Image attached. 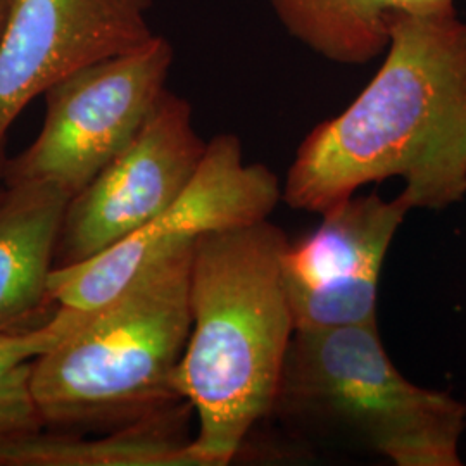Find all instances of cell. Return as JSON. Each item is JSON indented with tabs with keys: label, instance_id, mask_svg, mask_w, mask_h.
Returning a JSON list of instances; mask_svg holds the SVG:
<instances>
[{
	"label": "cell",
	"instance_id": "8fae6325",
	"mask_svg": "<svg viewBox=\"0 0 466 466\" xmlns=\"http://www.w3.org/2000/svg\"><path fill=\"white\" fill-rule=\"evenodd\" d=\"M283 28L339 65H365L383 54L396 15L451 16L454 0H269Z\"/></svg>",
	"mask_w": 466,
	"mask_h": 466
},
{
	"label": "cell",
	"instance_id": "52a82bcc",
	"mask_svg": "<svg viewBox=\"0 0 466 466\" xmlns=\"http://www.w3.org/2000/svg\"><path fill=\"white\" fill-rule=\"evenodd\" d=\"M206 147L190 104L167 90L130 146L67 202L56 268L88 261L161 215L192 182Z\"/></svg>",
	"mask_w": 466,
	"mask_h": 466
},
{
	"label": "cell",
	"instance_id": "7a4b0ae2",
	"mask_svg": "<svg viewBox=\"0 0 466 466\" xmlns=\"http://www.w3.org/2000/svg\"><path fill=\"white\" fill-rule=\"evenodd\" d=\"M287 235L271 221L204 233L190 267V333L175 389L199 420L198 466H225L271 417L296 323L283 287Z\"/></svg>",
	"mask_w": 466,
	"mask_h": 466
},
{
	"label": "cell",
	"instance_id": "3957f363",
	"mask_svg": "<svg viewBox=\"0 0 466 466\" xmlns=\"http://www.w3.org/2000/svg\"><path fill=\"white\" fill-rule=\"evenodd\" d=\"M192 250L146 269L35 360L30 392L49 429L127 427L184 402L175 371L190 333Z\"/></svg>",
	"mask_w": 466,
	"mask_h": 466
},
{
	"label": "cell",
	"instance_id": "9a60e30c",
	"mask_svg": "<svg viewBox=\"0 0 466 466\" xmlns=\"http://www.w3.org/2000/svg\"><path fill=\"white\" fill-rule=\"evenodd\" d=\"M0 187H2V185H0Z\"/></svg>",
	"mask_w": 466,
	"mask_h": 466
},
{
	"label": "cell",
	"instance_id": "7c38bea8",
	"mask_svg": "<svg viewBox=\"0 0 466 466\" xmlns=\"http://www.w3.org/2000/svg\"><path fill=\"white\" fill-rule=\"evenodd\" d=\"M32 365L0 387V466H69L73 437L50 432L30 392Z\"/></svg>",
	"mask_w": 466,
	"mask_h": 466
},
{
	"label": "cell",
	"instance_id": "30bf717a",
	"mask_svg": "<svg viewBox=\"0 0 466 466\" xmlns=\"http://www.w3.org/2000/svg\"><path fill=\"white\" fill-rule=\"evenodd\" d=\"M69 196L44 184L0 187V332L30 330L47 313Z\"/></svg>",
	"mask_w": 466,
	"mask_h": 466
},
{
	"label": "cell",
	"instance_id": "ba28073f",
	"mask_svg": "<svg viewBox=\"0 0 466 466\" xmlns=\"http://www.w3.org/2000/svg\"><path fill=\"white\" fill-rule=\"evenodd\" d=\"M152 0H13L0 38V185L7 134L23 109L80 67L154 36Z\"/></svg>",
	"mask_w": 466,
	"mask_h": 466
},
{
	"label": "cell",
	"instance_id": "8992f818",
	"mask_svg": "<svg viewBox=\"0 0 466 466\" xmlns=\"http://www.w3.org/2000/svg\"><path fill=\"white\" fill-rule=\"evenodd\" d=\"M280 199L277 177L263 165H248L235 135H218L184 194L161 215L88 261L54 268L50 299L92 311L200 235L267 219Z\"/></svg>",
	"mask_w": 466,
	"mask_h": 466
},
{
	"label": "cell",
	"instance_id": "5b68a950",
	"mask_svg": "<svg viewBox=\"0 0 466 466\" xmlns=\"http://www.w3.org/2000/svg\"><path fill=\"white\" fill-rule=\"evenodd\" d=\"M173 47L154 35L137 49L92 63L44 94V128L7 161L2 184H44L80 194L130 146L167 92Z\"/></svg>",
	"mask_w": 466,
	"mask_h": 466
},
{
	"label": "cell",
	"instance_id": "5bb4252c",
	"mask_svg": "<svg viewBox=\"0 0 466 466\" xmlns=\"http://www.w3.org/2000/svg\"><path fill=\"white\" fill-rule=\"evenodd\" d=\"M11 5H13V0H0V38H2V34H4L5 25H7Z\"/></svg>",
	"mask_w": 466,
	"mask_h": 466
},
{
	"label": "cell",
	"instance_id": "6da1fadb",
	"mask_svg": "<svg viewBox=\"0 0 466 466\" xmlns=\"http://www.w3.org/2000/svg\"><path fill=\"white\" fill-rule=\"evenodd\" d=\"M379 73L340 115L319 123L289 167L282 199L325 213L368 184L406 182L410 209L466 194V23L396 15Z\"/></svg>",
	"mask_w": 466,
	"mask_h": 466
},
{
	"label": "cell",
	"instance_id": "277c9868",
	"mask_svg": "<svg viewBox=\"0 0 466 466\" xmlns=\"http://www.w3.org/2000/svg\"><path fill=\"white\" fill-rule=\"evenodd\" d=\"M271 415L290 431L360 446L394 465H461L465 402L400 373L377 321L296 330Z\"/></svg>",
	"mask_w": 466,
	"mask_h": 466
},
{
	"label": "cell",
	"instance_id": "9c48e42d",
	"mask_svg": "<svg viewBox=\"0 0 466 466\" xmlns=\"http://www.w3.org/2000/svg\"><path fill=\"white\" fill-rule=\"evenodd\" d=\"M410 211L400 196H352L321 213L317 230L289 240L282 277L296 330L377 321L383 261Z\"/></svg>",
	"mask_w": 466,
	"mask_h": 466
},
{
	"label": "cell",
	"instance_id": "4fadbf2b",
	"mask_svg": "<svg viewBox=\"0 0 466 466\" xmlns=\"http://www.w3.org/2000/svg\"><path fill=\"white\" fill-rule=\"evenodd\" d=\"M88 313L90 311L59 306L54 317L35 329L0 332V387L80 329Z\"/></svg>",
	"mask_w": 466,
	"mask_h": 466
}]
</instances>
